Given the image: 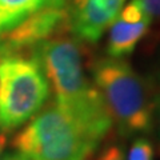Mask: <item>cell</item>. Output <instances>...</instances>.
Returning a JSON list of instances; mask_svg holds the SVG:
<instances>
[{"label": "cell", "instance_id": "cell-1", "mask_svg": "<svg viewBox=\"0 0 160 160\" xmlns=\"http://www.w3.org/2000/svg\"><path fill=\"white\" fill-rule=\"evenodd\" d=\"M55 95V104L87 128L100 142L111 132L113 122L99 89L84 69L76 40L55 36L32 48Z\"/></svg>", "mask_w": 160, "mask_h": 160}, {"label": "cell", "instance_id": "cell-2", "mask_svg": "<svg viewBox=\"0 0 160 160\" xmlns=\"http://www.w3.org/2000/svg\"><path fill=\"white\" fill-rule=\"evenodd\" d=\"M91 76L120 136L129 138L151 131L156 92L149 80L124 59L109 56L92 64Z\"/></svg>", "mask_w": 160, "mask_h": 160}, {"label": "cell", "instance_id": "cell-3", "mask_svg": "<svg viewBox=\"0 0 160 160\" xmlns=\"http://www.w3.org/2000/svg\"><path fill=\"white\" fill-rule=\"evenodd\" d=\"M99 144L98 138L55 103L39 111L12 142L28 160H88Z\"/></svg>", "mask_w": 160, "mask_h": 160}, {"label": "cell", "instance_id": "cell-4", "mask_svg": "<svg viewBox=\"0 0 160 160\" xmlns=\"http://www.w3.org/2000/svg\"><path fill=\"white\" fill-rule=\"evenodd\" d=\"M51 95L48 80L32 56L0 55V129L9 132L27 124Z\"/></svg>", "mask_w": 160, "mask_h": 160}, {"label": "cell", "instance_id": "cell-5", "mask_svg": "<svg viewBox=\"0 0 160 160\" xmlns=\"http://www.w3.org/2000/svg\"><path fill=\"white\" fill-rule=\"evenodd\" d=\"M66 27H69V7L67 4L40 9L11 31L0 35V53L32 49L38 44L55 38Z\"/></svg>", "mask_w": 160, "mask_h": 160}, {"label": "cell", "instance_id": "cell-6", "mask_svg": "<svg viewBox=\"0 0 160 160\" xmlns=\"http://www.w3.org/2000/svg\"><path fill=\"white\" fill-rule=\"evenodd\" d=\"M127 0H72L69 28L79 40L96 44Z\"/></svg>", "mask_w": 160, "mask_h": 160}, {"label": "cell", "instance_id": "cell-7", "mask_svg": "<svg viewBox=\"0 0 160 160\" xmlns=\"http://www.w3.org/2000/svg\"><path fill=\"white\" fill-rule=\"evenodd\" d=\"M152 19L139 4L131 0L122 8L108 28L107 56L124 59L129 56L148 32Z\"/></svg>", "mask_w": 160, "mask_h": 160}, {"label": "cell", "instance_id": "cell-8", "mask_svg": "<svg viewBox=\"0 0 160 160\" xmlns=\"http://www.w3.org/2000/svg\"><path fill=\"white\" fill-rule=\"evenodd\" d=\"M66 4L67 0H0V35L11 31L40 9Z\"/></svg>", "mask_w": 160, "mask_h": 160}, {"label": "cell", "instance_id": "cell-9", "mask_svg": "<svg viewBox=\"0 0 160 160\" xmlns=\"http://www.w3.org/2000/svg\"><path fill=\"white\" fill-rule=\"evenodd\" d=\"M127 160H153V146L146 138H139L132 143Z\"/></svg>", "mask_w": 160, "mask_h": 160}, {"label": "cell", "instance_id": "cell-10", "mask_svg": "<svg viewBox=\"0 0 160 160\" xmlns=\"http://www.w3.org/2000/svg\"><path fill=\"white\" fill-rule=\"evenodd\" d=\"M152 20H160V0H135Z\"/></svg>", "mask_w": 160, "mask_h": 160}, {"label": "cell", "instance_id": "cell-11", "mask_svg": "<svg viewBox=\"0 0 160 160\" xmlns=\"http://www.w3.org/2000/svg\"><path fill=\"white\" fill-rule=\"evenodd\" d=\"M98 160H126L124 149L120 146H109L100 153Z\"/></svg>", "mask_w": 160, "mask_h": 160}, {"label": "cell", "instance_id": "cell-12", "mask_svg": "<svg viewBox=\"0 0 160 160\" xmlns=\"http://www.w3.org/2000/svg\"><path fill=\"white\" fill-rule=\"evenodd\" d=\"M152 128L160 142V91L155 93L153 99V112H152Z\"/></svg>", "mask_w": 160, "mask_h": 160}, {"label": "cell", "instance_id": "cell-13", "mask_svg": "<svg viewBox=\"0 0 160 160\" xmlns=\"http://www.w3.org/2000/svg\"><path fill=\"white\" fill-rule=\"evenodd\" d=\"M152 79H153V82H151V84H152V87H155L153 89H155V92H159L160 91V63L156 66V68H155V72H153V75H152Z\"/></svg>", "mask_w": 160, "mask_h": 160}, {"label": "cell", "instance_id": "cell-14", "mask_svg": "<svg viewBox=\"0 0 160 160\" xmlns=\"http://www.w3.org/2000/svg\"><path fill=\"white\" fill-rule=\"evenodd\" d=\"M0 160H28L26 156H23L20 152L15 151V152H7L4 153L2 158H0Z\"/></svg>", "mask_w": 160, "mask_h": 160}, {"label": "cell", "instance_id": "cell-15", "mask_svg": "<svg viewBox=\"0 0 160 160\" xmlns=\"http://www.w3.org/2000/svg\"><path fill=\"white\" fill-rule=\"evenodd\" d=\"M6 144H7V138H6V135H0V155H2L4 147H6Z\"/></svg>", "mask_w": 160, "mask_h": 160}]
</instances>
